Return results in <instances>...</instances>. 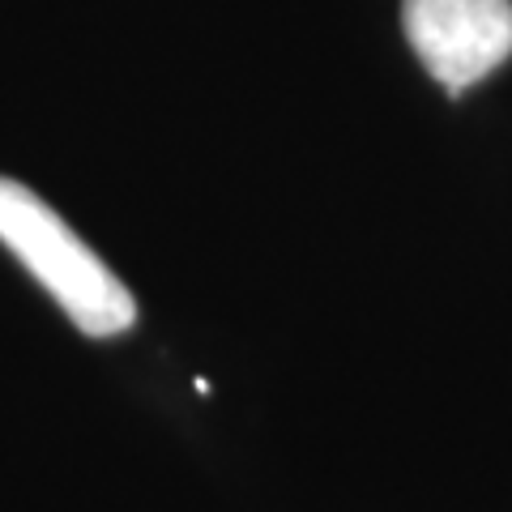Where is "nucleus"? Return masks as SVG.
Segmentation results:
<instances>
[{
    "label": "nucleus",
    "instance_id": "1",
    "mask_svg": "<svg viewBox=\"0 0 512 512\" xmlns=\"http://www.w3.org/2000/svg\"><path fill=\"white\" fill-rule=\"evenodd\" d=\"M0 244L35 274L86 338L133 329L137 303L128 286L90 252V244L26 184L0 175Z\"/></svg>",
    "mask_w": 512,
    "mask_h": 512
},
{
    "label": "nucleus",
    "instance_id": "2",
    "mask_svg": "<svg viewBox=\"0 0 512 512\" xmlns=\"http://www.w3.org/2000/svg\"><path fill=\"white\" fill-rule=\"evenodd\" d=\"M402 26L448 94L483 82L512 56V0H402Z\"/></svg>",
    "mask_w": 512,
    "mask_h": 512
}]
</instances>
